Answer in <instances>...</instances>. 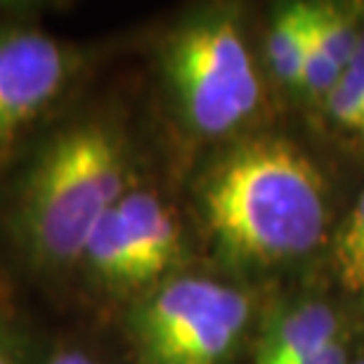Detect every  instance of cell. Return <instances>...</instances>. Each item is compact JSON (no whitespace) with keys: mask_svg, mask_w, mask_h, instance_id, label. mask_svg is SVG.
<instances>
[{"mask_svg":"<svg viewBox=\"0 0 364 364\" xmlns=\"http://www.w3.org/2000/svg\"><path fill=\"white\" fill-rule=\"evenodd\" d=\"M199 196L210 235L232 260L282 263L322 239V176L289 140L258 137L237 144L208 171Z\"/></svg>","mask_w":364,"mask_h":364,"instance_id":"cell-1","label":"cell"},{"mask_svg":"<svg viewBox=\"0 0 364 364\" xmlns=\"http://www.w3.org/2000/svg\"><path fill=\"white\" fill-rule=\"evenodd\" d=\"M126 144L102 121L71 123L28 166L12 210V230L36 267L81 260L97 223L128 192Z\"/></svg>","mask_w":364,"mask_h":364,"instance_id":"cell-2","label":"cell"},{"mask_svg":"<svg viewBox=\"0 0 364 364\" xmlns=\"http://www.w3.org/2000/svg\"><path fill=\"white\" fill-rule=\"evenodd\" d=\"M164 71L182 119L206 137L232 133L258 107L256 67L230 12L182 21L164 46Z\"/></svg>","mask_w":364,"mask_h":364,"instance_id":"cell-3","label":"cell"},{"mask_svg":"<svg viewBox=\"0 0 364 364\" xmlns=\"http://www.w3.org/2000/svg\"><path fill=\"white\" fill-rule=\"evenodd\" d=\"M249 315L244 291L208 277H171L133 310L130 336L142 364H223Z\"/></svg>","mask_w":364,"mask_h":364,"instance_id":"cell-4","label":"cell"},{"mask_svg":"<svg viewBox=\"0 0 364 364\" xmlns=\"http://www.w3.org/2000/svg\"><path fill=\"white\" fill-rule=\"evenodd\" d=\"M74 53L36 26L0 28V166L67 92Z\"/></svg>","mask_w":364,"mask_h":364,"instance_id":"cell-5","label":"cell"},{"mask_svg":"<svg viewBox=\"0 0 364 364\" xmlns=\"http://www.w3.org/2000/svg\"><path fill=\"white\" fill-rule=\"evenodd\" d=\"M116 213L133 242L144 284L159 282L180 263V223L161 196L149 189H128L116 203Z\"/></svg>","mask_w":364,"mask_h":364,"instance_id":"cell-6","label":"cell"},{"mask_svg":"<svg viewBox=\"0 0 364 364\" xmlns=\"http://www.w3.org/2000/svg\"><path fill=\"white\" fill-rule=\"evenodd\" d=\"M341 338L338 317L324 303H301L277 319L253 364H303Z\"/></svg>","mask_w":364,"mask_h":364,"instance_id":"cell-7","label":"cell"},{"mask_svg":"<svg viewBox=\"0 0 364 364\" xmlns=\"http://www.w3.org/2000/svg\"><path fill=\"white\" fill-rule=\"evenodd\" d=\"M78 263H83L85 270L100 284H107L112 289L147 287L133 242L116 213V206L92 230Z\"/></svg>","mask_w":364,"mask_h":364,"instance_id":"cell-8","label":"cell"},{"mask_svg":"<svg viewBox=\"0 0 364 364\" xmlns=\"http://www.w3.org/2000/svg\"><path fill=\"white\" fill-rule=\"evenodd\" d=\"M303 38H305V5H289L274 17L267 53L274 74L284 83L298 85L303 62Z\"/></svg>","mask_w":364,"mask_h":364,"instance_id":"cell-9","label":"cell"},{"mask_svg":"<svg viewBox=\"0 0 364 364\" xmlns=\"http://www.w3.org/2000/svg\"><path fill=\"white\" fill-rule=\"evenodd\" d=\"M308 17L331 60L346 69L360 41V26L355 24V19L336 5H308Z\"/></svg>","mask_w":364,"mask_h":364,"instance_id":"cell-10","label":"cell"},{"mask_svg":"<svg viewBox=\"0 0 364 364\" xmlns=\"http://www.w3.org/2000/svg\"><path fill=\"white\" fill-rule=\"evenodd\" d=\"M341 74H343V69L331 60V55L319 43L315 28L310 24L308 5H305V38H303V62H301L298 85L303 90H308L310 95H315V97L326 100V95L336 85Z\"/></svg>","mask_w":364,"mask_h":364,"instance_id":"cell-11","label":"cell"},{"mask_svg":"<svg viewBox=\"0 0 364 364\" xmlns=\"http://www.w3.org/2000/svg\"><path fill=\"white\" fill-rule=\"evenodd\" d=\"M362 258H364V192L355 201L350 215L343 223V228L338 230L336 242H333V263H336L338 279L343 287L353 277V272L358 270Z\"/></svg>","mask_w":364,"mask_h":364,"instance_id":"cell-12","label":"cell"},{"mask_svg":"<svg viewBox=\"0 0 364 364\" xmlns=\"http://www.w3.org/2000/svg\"><path fill=\"white\" fill-rule=\"evenodd\" d=\"M326 107L329 114L343 128L362 130L364 126V85L348 71L341 74L336 85L326 95Z\"/></svg>","mask_w":364,"mask_h":364,"instance_id":"cell-13","label":"cell"},{"mask_svg":"<svg viewBox=\"0 0 364 364\" xmlns=\"http://www.w3.org/2000/svg\"><path fill=\"white\" fill-rule=\"evenodd\" d=\"M0 364H28V346L21 331L0 315Z\"/></svg>","mask_w":364,"mask_h":364,"instance_id":"cell-14","label":"cell"},{"mask_svg":"<svg viewBox=\"0 0 364 364\" xmlns=\"http://www.w3.org/2000/svg\"><path fill=\"white\" fill-rule=\"evenodd\" d=\"M303 364H348V348L343 343V338L333 341V343L326 346L322 353L312 355V358Z\"/></svg>","mask_w":364,"mask_h":364,"instance_id":"cell-15","label":"cell"},{"mask_svg":"<svg viewBox=\"0 0 364 364\" xmlns=\"http://www.w3.org/2000/svg\"><path fill=\"white\" fill-rule=\"evenodd\" d=\"M46 364H100L90 353L81 350V348H60L50 355Z\"/></svg>","mask_w":364,"mask_h":364,"instance_id":"cell-16","label":"cell"},{"mask_svg":"<svg viewBox=\"0 0 364 364\" xmlns=\"http://www.w3.org/2000/svg\"><path fill=\"white\" fill-rule=\"evenodd\" d=\"M343 71H348V74L355 76L364 85V28L360 31V41H358V48H355L353 60H350V64H348Z\"/></svg>","mask_w":364,"mask_h":364,"instance_id":"cell-17","label":"cell"},{"mask_svg":"<svg viewBox=\"0 0 364 364\" xmlns=\"http://www.w3.org/2000/svg\"><path fill=\"white\" fill-rule=\"evenodd\" d=\"M346 287L350 291H360V294H364V258H362V263L358 265V270L353 272L350 279L346 282Z\"/></svg>","mask_w":364,"mask_h":364,"instance_id":"cell-18","label":"cell"},{"mask_svg":"<svg viewBox=\"0 0 364 364\" xmlns=\"http://www.w3.org/2000/svg\"><path fill=\"white\" fill-rule=\"evenodd\" d=\"M355 364H364V360H362V362H355Z\"/></svg>","mask_w":364,"mask_h":364,"instance_id":"cell-19","label":"cell"},{"mask_svg":"<svg viewBox=\"0 0 364 364\" xmlns=\"http://www.w3.org/2000/svg\"><path fill=\"white\" fill-rule=\"evenodd\" d=\"M360 133H364V126H362V130H360Z\"/></svg>","mask_w":364,"mask_h":364,"instance_id":"cell-20","label":"cell"}]
</instances>
